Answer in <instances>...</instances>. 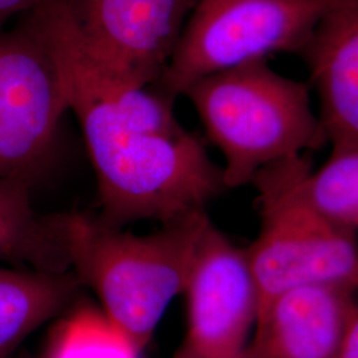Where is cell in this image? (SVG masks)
Segmentation results:
<instances>
[{"label": "cell", "instance_id": "obj_1", "mask_svg": "<svg viewBox=\"0 0 358 358\" xmlns=\"http://www.w3.org/2000/svg\"><path fill=\"white\" fill-rule=\"evenodd\" d=\"M31 13L60 65L69 110L85 138L97 177L99 217L124 229L206 211L226 190L223 170L179 124L174 100L97 63L77 38L64 0H47Z\"/></svg>", "mask_w": 358, "mask_h": 358}, {"label": "cell", "instance_id": "obj_2", "mask_svg": "<svg viewBox=\"0 0 358 358\" xmlns=\"http://www.w3.org/2000/svg\"><path fill=\"white\" fill-rule=\"evenodd\" d=\"M208 222L199 211L137 235L99 217L64 214L71 271L99 297L103 316L141 352L171 301L185 292Z\"/></svg>", "mask_w": 358, "mask_h": 358}, {"label": "cell", "instance_id": "obj_3", "mask_svg": "<svg viewBox=\"0 0 358 358\" xmlns=\"http://www.w3.org/2000/svg\"><path fill=\"white\" fill-rule=\"evenodd\" d=\"M183 96L223 155L226 189L250 185L264 167L328 143L309 84L282 76L267 60L203 77Z\"/></svg>", "mask_w": 358, "mask_h": 358}, {"label": "cell", "instance_id": "obj_4", "mask_svg": "<svg viewBox=\"0 0 358 358\" xmlns=\"http://www.w3.org/2000/svg\"><path fill=\"white\" fill-rule=\"evenodd\" d=\"M301 158L264 167L251 182L260 229L245 252L257 287V316L276 297L297 288L328 285L358 294L357 235L321 217L297 194Z\"/></svg>", "mask_w": 358, "mask_h": 358}, {"label": "cell", "instance_id": "obj_5", "mask_svg": "<svg viewBox=\"0 0 358 358\" xmlns=\"http://www.w3.org/2000/svg\"><path fill=\"white\" fill-rule=\"evenodd\" d=\"M325 0H198L155 90L174 100L195 81L275 53H303Z\"/></svg>", "mask_w": 358, "mask_h": 358}, {"label": "cell", "instance_id": "obj_6", "mask_svg": "<svg viewBox=\"0 0 358 358\" xmlns=\"http://www.w3.org/2000/svg\"><path fill=\"white\" fill-rule=\"evenodd\" d=\"M64 78L32 13L0 35V179L32 183L65 113Z\"/></svg>", "mask_w": 358, "mask_h": 358}, {"label": "cell", "instance_id": "obj_7", "mask_svg": "<svg viewBox=\"0 0 358 358\" xmlns=\"http://www.w3.org/2000/svg\"><path fill=\"white\" fill-rule=\"evenodd\" d=\"M187 329L174 358H243L259 294L245 248L210 220L185 287Z\"/></svg>", "mask_w": 358, "mask_h": 358}, {"label": "cell", "instance_id": "obj_8", "mask_svg": "<svg viewBox=\"0 0 358 358\" xmlns=\"http://www.w3.org/2000/svg\"><path fill=\"white\" fill-rule=\"evenodd\" d=\"M77 38L109 72L152 88L198 0H64Z\"/></svg>", "mask_w": 358, "mask_h": 358}, {"label": "cell", "instance_id": "obj_9", "mask_svg": "<svg viewBox=\"0 0 358 358\" xmlns=\"http://www.w3.org/2000/svg\"><path fill=\"white\" fill-rule=\"evenodd\" d=\"M357 294L328 285L280 294L257 316L243 358H340Z\"/></svg>", "mask_w": 358, "mask_h": 358}, {"label": "cell", "instance_id": "obj_10", "mask_svg": "<svg viewBox=\"0 0 358 358\" xmlns=\"http://www.w3.org/2000/svg\"><path fill=\"white\" fill-rule=\"evenodd\" d=\"M332 146L358 145V4L332 8L301 53Z\"/></svg>", "mask_w": 358, "mask_h": 358}, {"label": "cell", "instance_id": "obj_11", "mask_svg": "<svg viewBox=\"0 0 358 358\" xmlns=\"http://www.w3.org/2000/svg\"><path fill=\"white\" fill-rule=\"evenodd\" d=\"M48 273L71 271L64 215H41L31 198V183L0 179V266Z\"/></svg>", "mask_w": 358, "mask_h": 358}, {"label": "cell", "instance_id": "obj_12", "mask_svg": "<svg viewBox=\"0 0 358 358\" xmlns=\"http://www.w3.org/2000/svg\"><path fill=\"white\" fill-rule=\"evenodd\" d=\"M80 287L73 272L0 266V358L15 357L29 334L69 306Z\"/></svg>", "mask_w": 358, "mask_h": 358}, {"label": "cell", "instance_id": "obj_13", "mask_svg": "<svg viewBox=\"0 0 358 358\" xmlns=\"http://www.w3.org/2000/svg\"><path fill=\"white\" fill-rule=\"evenodd\" d=\"M294 186L321 217L358 235V145L332 146L329 158L317 170L303 157Z\"/></svg>", "mask_w": 358, "mask_h": 358}, {"label": "cell", "instance_id": "obj_14", "mask_svg": "<svg viewBox=\"0 0 358 358\" xmlns=\"http://www.w3.org/2000/svg\"><path fill=\"white\" fill-rule=\"evenodd\" d=\"M140 353L103 312L87 309L56 327L43 358H138Z\"/></svg>", "mask_w": 358, "mask_h": 358}, {"label": "cell", "instance_id": "obj_15", "mask_svg": "<svg viewBox=\"0 0 358 358\" xmlns=\"http://www.w3.org/2000/svg\"><path fill=\"white\" fill-rule=\"evenodd\" d=\"M44 1L47 0H0V35L13 17L34 11Z\"/></svg>", "mask_w": 358, "mask_h": 358}, {"label": "cell", "instance_id": "obj_16", "mask_svg": "<svg viewBox=\"0 0 358 358\" xmlns=\"http://www.w3.org/2000/svg\"><path fill=\"white\" fill-rule=\"evenodd\" d=\"M340 358H358V309L349 328Z\"/></svg>", "mask_w": 358, "mask_h": 358}, {"label": "cell", "instance_id": "obj_17", "mask_svg": "<svg viewBox=\"0 0 358 358\" xmlns=\"http://www.w3.org/2000/svg\"><path fill=\"white\" fill-rule=\"evenodd\" d=\"M328 1L333 8L336 7H343V6H353V4H358V0H325Z\"/></svg>", "mask_w": 358, "mask_h": 358}, {"label": "cell", "instance_id": "obj_18", "mask_svg": "<svg viewBox=\"0 0 358 358\" xmlns=\"http://www.w3.org/2000/svg\"><path fill=\"white\" fill-rule=\"evenodd\" d=\"M13 358H22V357H13Z\"/></svg>", "mask_w": 358, "mask_h": 358}]
</instances>
